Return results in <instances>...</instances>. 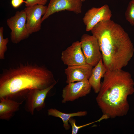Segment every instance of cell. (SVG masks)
Listing matches in <instances>:
<instances>
[{
    "label": "cell",
    "mask_w": 134,
    "mask_h": 134,
    "mask_svg": "<svg viewBox=\"0 0 134 134\" xmlns=\"http://www.w3.org/2000/svg\"><path fill=\"white\" fill-rule=\"evenodd\" d=\"M91 31L97 39L107 70L122 69L127 65L133 56L134 47L121 25L110 19L99 23Z\"/></svg>",
    "instance_id": "1"
},
{
    "label": "cell",
    "mask_w": 134,
    "mask_h": 134,
    "mask_svg": "<svg viewBox=\"0 0 134 134\" xmlns=\"http://www.w3.org/2000/svg\"><path fill=\"white\" fill-rule=\"evenodd\" d=\"M96 100L103 114L108 118L124 116L129 108L128 97L134 93L131 74L122 69L107 70Z\"/></svg>",
    "instance_id": "2"
},
{
    "label": "cell",
    "mask_w": 134,
    "mask_h": 134,
    "mask_svg": "<svg viewBox=\"0 0 134 134\" xmlns=\"http://www.w3.org/2000/svg\"><path fill=\"white\" fill-rule=\"evenodd\" d=\"M52 72L43 66L28 64L5 69L0 76V98L26 95L32 89L43 90L56 84Z\"/></svg>",
    "instance_id": "3"
},
{
    "label": "cell",
    "mask_w": 134,
    "mask_h": 134,
    "mask_svg": "<svg viewBox=\"0 0 134 134\" xmlns=\"http://www.w3.org/2000/svg\"><path fill=\"white\" fill-rule=\"evenodd\" d=\"M6 22L11 30L10 38L13 43H18L30 35L26 26V15L24 10L16 11L14 16L7 20Z\"/></svg>",
    "instance_id": "4"
},
{
    "label": "cell",
    "mask_w": 134,
    "mask_h": 134,
    "mask_svg": "<svg viewBox=\"0 0 134 134\" xmlns=\"http://www.w3.org/2000/svg\"><path fill=\"white\" fill-rule=\"evenodd\" d=\"M80 42L86 63L95 67L102 58L97 39L93 35L85 34L82 36Z\"/></svg>",
    "instance_id": "5"
},
{
    "label": "cell",
    "mask_w": 134,
    "mask_h": 134,
    "mask_svg": "<svg viewBox=\"0 0 134 134\" xmlns=\"http://www.w3.org/2000/svg\"><path fill=\"white\" fill-rule=\"evenodd\" d=\"M55 85L43 90L33 89L30 90L25 97L24 108L26 111L33 115L35 109L37 111L42 110L45 107V100L48 93Z\"/></svg>",
    "instance_id": "6"
},
{
    "label": "cell",
    "mask_w": 134,
    "mask_h": 134,
    "mask_svg": "<svg viewBox=\"0 0 134 134\" xmlns=\"http://www.w3.org/2000/svg\"><path fill=\"white\" fill-rule=\"evenodd\" d=\"M92 88L88 80L69 83L63 89L62 102L73 101L84 97L90 93Z\"/></svg>",
    "instance_id": "7"
},
{
    "label": "cell",
    "mask_w": 134,
    "mask_h": 134,
    "mask_svg": "<svg viewBox=\"0 0 134 134\" xmlns=\"http://www.w3.org/2000/svg\"><path fill=\"white\" fill-rule=\"evenodd\" d=\"M82 2L80 0H50L41 22L52 14L62 11H72L77 14L81 13Z\"/></svg>",
    "instance_id": "8"
},
{
    "label": "cell",
    "mask_w": 134,
    "mask_h": 134,
    "mask_svg": "<svg viewBox=\"0 0 134 134\" xmlns=\"http://www.w3.org/2000/svg\"><path fill=\"white\" fill-rule=\"evenodd\" d=\"M112 12L107 4L99 7H92L88 10L83 18L87 32L91 31L99 23L111 19Z\"/></svg>",
    "instance_id": "9"
},
{
    "label": "cell",
    "mask_w": 134,
    "mask_h": 134,
    "mask_svg": "<svg viewBox=\"0 0 134 134\" xmlns=\"http://www.w3.org/2000/svg\"><path fill=\"white\" fill-rule=\"evenodd\" d=\"M47 8L45 5L37 4L24 9L26 15V26L30 34L41 29V17L45 14Z\"/></svg>",
    "instance_id": "10"
},
{
    "label": "cell",
    "mask_w": 134,
    "mask_h": 134,
    "mask_svg": "<svg viewBox=\"0 0 134 134\" xmlns=\"http://www.w3.org/2000/svg\"><path fill=\"white\" fill-rule=\"evenodd\" d=\"M61 59L64 64L67 66L87 64L82 52L80 41H76L61 54Z\"/></svg>",
    "instance_id": "11"
},
{
    "label": "cell",
    "mask_w": 134,
    "mask_h": 134,
    "mask_svg": "<svg viewBox=\"0 0 134 134\" xmlns=\"http://www.w3.org/2000/svg\"><path fill=\"white\" fill-rule=\"evenodd\" d=\"M93 66L87 64L67 66L65 69L66 83L88 80L92 74Z\"/></svg>",
    "instance_id": "12"
},
{
    "label": "cell",
    "mask_w": 134,
    "mask_h": 134,
    "mask_svg": "<svg viewBox=\"0 0 134 134\" xmlns=\"http://www.w3.org/2000/svg\"><path fill=\"white\" fill-rule=\"evenodd\" d=\"M22 103L7 97L0 98V119H10L18 110Z\"/></svg>",
    "instance_id": "13"
},
{
    "label": "cell",
    "mask_w": 134,
    "mask_h": 134,
    "mask_svg": "<svg viewBox=\"0 0 134 134\" xmlns=\"http://www.w3.org/2000/svg\"><path fill=\"white\" fill-rule=\"evenodd\" d=\"M107 70L103 63L102 59L93 68L88 81L95 93H99L101 86V79L104 77Z\"/></svg>",
    "instance_id": "14"
},
{
    "label": "cell",
    "mask_w": 134,
    "mask_h": 134,
    "mask_svg": "<svg viewBox=\"0 0 134 134\" xmlns=\"http://www.w3.org/2000/svg\"><path fill=\"white\" fill-rule=\"evenodd\" d=\"M47 114L49 116L61 118L63 122V127L65 129L68 130L70 127L68 121L71 118L74 116H84L87 115V112L86 111H81L67 113L62 112L55 108H50L48 110Z\"/></svg>",
    "instance_id": "15"
},
{
    "label": "cell",
    "mask_w": 134,
    "mask_h": 134,
    "mask_svg": "<svg viewBox=\"0 0 134 134\" xmlns=\"http://www.w3.org/2000/svg\"><path fill=\"white\" fill-rule=\"evenodd\" d=\"M4 28L3 27L0 28V59H5V54L7 50V45L9 42L7 38H4L3 36Z\"/></svg>",
    "instance_id": "16"
},
{
    "label": "cell",
    "mask_w": 134,
    "mask_h": 134,
    "mask_svg": "<svg viewBox=\"0 0 134 134\" xmlns=\"http://www.w3.org/2000/svg\"><path fill=\"white\" fill-rule=\"evenodd\" d=\"M125 16L127 21L132 25L134 26V3L132 0L129 3Z\"/></svg>",
    "instance_id": "17"
},
{
    "label": "cell",
    "mask_w": 134,
    "mask_h": 134,
    "mask_svg": "<svg viewBox=\"0 0 134 134\" xmlns=\"http://www.w3.org/2000/svg\"><path fill=\"white\" fill-rule=\"evenodd\" d=\"M102 120L100 118L99 120L89 123H88L83 125L77 126L76 124V120L73 117L71 118L69 120V123L70 124L72 127V134H76L77 133L79 130L80 129L95 123L99 122Z\"/></svg>",
    "instance_id": "18"
},
{
    "label": "cell",
    "mask_w": 134,
    "mask_h": 134,
    "mask_svg": "<svg viewBox=\"0 0 134 134\" xmlns=\"http://www.w3.org/2000/svg\"><path fill=\"white\" fill-rule=\"evenodd\" d=\"M48 0H26L25 5L26 7H31L36 4L45 5Z\"/></svg>",
    "instance_id": "19"
},
{
    "label": "cell",
    "mask_w": 134,
    "mask_h": 134,
    "mask_svg": "<svg viewBox=\"0 0 134 134\" xmlns=\"http://www.w3.org/2000/svg\"><path fill=\"white\" fill-rule=\"evenodd\" d=\"M25 2V1L24 0H11V3L12 6L14 8H16Z\"/></svg>",
    "instance_id": "20"
},
{
    "label": "cell",
    "mask_w": 134,
    "mask_h": 134,
    "mask_svg": "<svg viewBox=\"0 0 134 134\" xmlns=\"http://www.w3.org/2000/svg\"><path fill=\"white\" fill-rule=\"evenodd\" d=\"M82 2H84V1H85V0H80Z\"/></svg>",
    "instance_id": "21"
},
{
    "label": "cell",
    "mask_w": 134,
    "mask_h": 134,
    "mask_svg": "<svg viewBox=\"0 0 134 134\" xmlns=\"http://www.w3.org/2000/svg\"><path fill=\"white\" fill-rule=\"evenodd\" d=\"M134 3V0H131Z\"/></svg>",
    "instance_id": "22"
}]
</instances>
